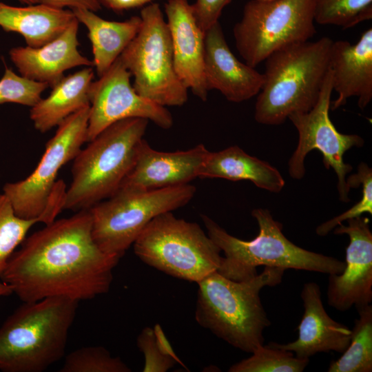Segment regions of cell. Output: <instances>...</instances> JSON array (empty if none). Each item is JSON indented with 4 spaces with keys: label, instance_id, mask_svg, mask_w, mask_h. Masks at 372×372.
Returning a JSON list of instances; mask_svg holds the SVG:
<instances>
[{
    "label": "cell",
    "instance_id": "obj_1",
    "mask_svg": "<svg viewBox=\"0 0 372 372\" xmlns=\"http://www.w3.org/2000/svg\"><path fill=\"white\" fill-rule=\"evenodd\" d=\"M120 259L98 246L90 211L81 210L25 238L0 278L23 302L51 297L79 302L108 292Z\"/></svg>",
    "mask_w": 372,
    "mask_h": 372
},
{
    "label": "cell",
    "instance_id": "obj_2",
    "mask_svg": "<svg viewBox=\"0 0 372 372\" xmlns=\"http://www.w3.org/2000/svg\"><path fill=\"white\" fill-rule=\"evenodd\" d=\"M286 269L265 267L254 277L235 281L215 271L197 282L196 322L235 348L253 353L264 344L263 331L271 322L260 293L282 282Z\"/></svg>",
    "mask_w": 372,
    "mask_h": 372
},
{
    "label": "cell",
    "instance_id": "obj_3",
    "mask_svg": "<svg viewBox=\"0 0 372 372\" xmlns=\"http://www.w3.org/2000/svg\"><path fill=\"white\" fill-rule=\"evenodd\" d=\"M333 41L323 37L292 44L265 59V81L255 105L258 123L278 125L315 106L329 70Z\"/></svg>",
    "mask_w": 372,
    "mask_h": 372
},
{
    "label": "cell",
    "instance_id": "obj_4",
    "mask_svg": "<svg viewBox=\"0 0 372 372\" xmlns=\"http://www.w3.org/2000/svg\"><path fill=\"white\" fill-rule=\"evenodd\" d=\"M251 216L259 229L251 240L239 239L206 215H201L207 235L223 252L217 271L222 276L242 281L258 274L259 266L281 267L340 274L345 262L297 246L282 232V225L276 220L267 209L256 208Z\"/></svg>",
    "mask_w": 372,
    "mask_h": 372
},
{
    "label": "cell",
    "instance_id": "obj_5",
    "mask_svg": "<svg viewBox=\"0 0 372 372\" xmlns=\"http://www.w3.org/2000/svg\"><path fill=\"white\" fill-rule=\"evenodd\" d=\"M78 302L62 297L23 302L0 327V370L42 372L61 360Z\"/></svg>",
    "mask_w": 372,
    "mask_h": 372
},
{
    "label": "cell",
    "instance_id": "obj_6",
    "mask_svg": "<svg viewBox=\"0 0 372 372\" xmlns=\"http://www.w3.org/2000/svg\"><path fill=\"white\" fill-rule=\"evenodd\" d=\"M149 121L130 118L103 130L73 159L63 209L79 211L113 196L132 169Z\"/></svg>",
    "mask_w": 372,
    "mask_h": 372
},
{
    "label": "cell",
    "instance_id": "obj_7",
    "mask_svg": "<svg viewBox=\"0 0 372 372\" xmlns=\"http://www.w3.org/2000/svg\"><path fill=\"white\" fill-rule=\"evenodd\" d=\"M136 256L167 275L198 282L217 271L221 250L196 223L172 211L152 220L133 243Z\"/></svg>",
    "mask_w": 372,
    "mask_h": 372
},
{
    "label": "cell",
    "instance_id": "obj_8",
    "mask_svg": "<svg viewBox=\"0 0 372 372\" xmlns=\"http://www.w3.org/2000/svg\"><path fill=\"white\" fill-rule=\"evenodd\" d=\"M196 192L189 183L147 191L119 189L89 209L93 238L102 251L121 258L152 220L185 206Z\"/></svg>",
    "mask_w": 372,
    "mask_h": 372
},
{
    "label": "cell",
    "instance_id": "obj_9",
    "mask_svg": "<svg viewBox=\"0 0 372 372\" xmlns=\"http://www.w3.org/2000/svg\"><path fill=\"white\" fill-rule=\"evenodd\" d=\"M140 17L141 28L119 58L139 95L164 107L181 106L188 89L175 70L170 33L159 4L145 6Z\"/></svg>",
    "mask_w": 372,
    "mask_h": 372
},
{
    "label": "cell",
    "instance_id": "obj_10",
    "mask_svg": "<svg viewBox=\"0 0 372 372\" xmlns=\"http://www.w3.org/2000/svg\"><path fill=\"white\" fill-rule=\"evenodd\" d=\"M313 0H250L235 24V44L256 68L274 52L309 41L316 34Z\"/></svg>",
    "mask_w": 372,
    "mask_h": 372
},
{
    "label": "cell",
    "instance_id": "obj_11",
    "mask_svg": "<svg viewBox=\"0 0 372 372\" xmlns=\"http://www.w3.org/2000/svg\"><path fill=\"white\" fill-rule=\"evenodd\" d=\"M90 107V105L84 107L58 125L37 166L28 177L3 186V194L18 216L40 220L50 203L59 171L87 142Z\"/></svg>",
    "mask_w": 372,
    "mask_h": 372
},
{
    "label": "cell",
    "instance_id": "obj_12",
    "mask_svg": "<svg viewBox=\"0 0 372 372\" xmlns=\"http://www.w3.org/2000/svg\"><path fill=\"white\" fill-rule=\"evenodd\" d=\"M332 92V74L329 68L315 106L307 112L294 113L289 116L298 134L297 146L288 162L289 173L294 179L302 178L307 155L313 149L320 151L324 167L327 169L332 168L337 176L340 200L347 203L350 200L351 189L347 176L352 171V166L344 161V155L353 147L363 146L364 141L357 134L339 132L333 124L329 117Z\"/></svg>",
    "mask_w": 372,
    "mask_h": 372
},
{
    "label": "cell",
    "instance_id": "obj_13",
    "mask_svg": "<svg viewBox=\"0 0 372 372\" xmlns=\"http://www.w3.org/2000/svg\"><path fill=\"white\" fill-rule=\"evenodd\" d=\"M130 77L118 57L99 79L92 82L87 143L112 124L130 118L147 119L164 130L172 127L170 112L139 95L131 85Z\"/></svg>",
    "mask_w": 372,
    "mask_h": 372
},
{
    "label": "cell",
    "instance_id": "obj_14",
    "mask_svg": "<svg viewBox=\"0 0 372 372\" xmlns=\"http://www.w3.org/2000/svg\"><path fill=\"white\" fill-rule=\"evenodd\" d=\"M333 229L335 234H346L345 268L340 274L329 275L328 304L345 311L372 301V232L369 219L362 216L347 220Z\"/></svg>",
    "mask_w": 372,
    "mask_h": 372
},
{
    "label": "cell",
    "instance_id": "obj_15",
    "mask_svg": "<svg viewBox=\"0 0 372 372\" xmlns=\"http://www.w3.org/2000/svg\"><path fill=\"white\" fill-rule=\"evenodd\" d=\"M209 152L203 144L184 151L161 152L143 139L119 189L147 191L188 184L198 178Z\"/></svg>",
    "mask_w": 372,
    "mask_h": 372
},
{
    "label": "cell",
    "instance_id": "obj_16",
    "mask_svg": "<svg viewBox=\"0 0 372 372\" xmlns=\"http://www.w3.org/2000/svg\"><path fill=\"white\" fill-rule=\"evenodd\" d=\"M165 12L176 74L188 90L205 101L209 92L205 78V33L187 0H167Z\"/></svg>",
    "mask_w": 372,
    "mask_h": 372
},
{
    "label": "cell",
    "instance_id": "obj_17",
    "mask_svg": "<svg viewBox=\"0 0 372 372\" xmlns=\"http://www.w3.org/2000/svg\"><path fill=\"white\" fill-rule=\"evenodd\" d=\"M205 78L208 91L216 90L233 103L258 95L265 81L263 74L235 56L219 21L205 34Z\"/></svg>",
    "mask_w": 372,
    "mask_h": 372
},
{
    "label": "cell",
    "instance_id": "obj_18",
    "mask_svg": "<svg viewBox=\"0 0 372 372\" xmlns=\"http://www.w3.org/2000/svg\"><path fill=\"white\" fill-rule=\"evenodd\" d=\"M304 313L298 327L297 340L287 344L275 342L273 346L289 351L299 358H307L331 351L342 353L348 347L351 329L332 319L324 308L319 285L309 282L301 291Z\"/></svg>",
    "mask_w": 372,
    "mask_h": 372
},
{
    "label": "cell",
    "instance_id": "obj_19",
    "mask_svg": "<svg viewBox=\"0 0 372 372\" xmlns=\"http://www.w3.org/2000/svg\"><path fill=\"white\" fill-rule=\"evenodd\" d=\"M329 68L333 91L338 93L331 108L336 110L355 96L359 107L364 110L372 99V28L364 31L355 44L333 41Z\"/></svg>",
    "mask_w": 372,
    "mask_h": 372
},
{
    "label": "cell",
    "instance_id": "obj_20",
    "mask_svg": "<svg viewBox=\"0 0 372 372\" xmlns=\"http://www.w3.org/2000/svg\"><path fill=\"white\" fill-rule=\"evenodd\" d=\"M79 22L76 18L58 37L37 48H12L10 57L21 76L52 87L64 72L79 66H93L78 50Z\"/></svg>",
    "mask_w": 372,
    "mask_h": 372
},
{
    "label": "cell",
    "instance_id": "obj_21",
    "mask_svg": "<svg viewBox=\"0 0 372 372\" xmlns=\"http://www.w3.org/2000/svg\"><path fill=\"white\" fill-rule=\"evenodd\" d=\"M198 178L251 181L256 187L273 193L281 192L285 184L275 167L248 154L237 145L209 152Z\"/></svg>",
    "mask_w": 372,
    "mask_h": 372
},
{
    "label": "cell",
    "instance_id": "obj_22",
    "mask_svg": "<svg viewBox=\"0 0 372 372\" xmlns=\"http://www.w3.org/2000/svg\"><path fill=\"white\" fill-rule=\"evenodd\" d=\"M76 19L72 10L41 3L24 7L0 1V27L20 34L28 46L40 47L61 34Z\"/></svg>",
    "mask_w": 372,
    "mask_h": 372
},
{
    "label": "cell",
    "instance_id": "obj_23",
    "mask_svg": "<svg viewBox=\"0 0 372 372\" xmlns=\"http://www.w3.org/2000/svg\"><path fill=\"white\" fill-rule=\"evenodd\" d=\"M94 79L90 67L64 76L52 87L48 96L31 107L34 127L44 133L58 126L71 114L90 105L89 91Z\"/></svg>",
    "mask_w": 372,
    "mask_h": 372
},
{
    "label": "cell",
    "instance_id": "obj_24",
    "mask_svg": "<svg viewBox=\"0 0 372 372\" xmlns=\"http://www.w3.org/2000/svg\"><path fill=\"white\" fill-rule=\"evenodd\" d=\"M79 23L88 30L96 73L100 77L120 56L137 34L141 25L140 16L124 21L105 20L87 9H72Z\"/></svg>",
    "mask_w": 372,
    "mask_h": 372
},
{
    "label": "cell",
    "instance_id": "obj_25",
    "mask_svg": "<svg viewBox=\"0 0 372 372\" xmlns=\"http://www.w3.org/2000/svg\"><path fill=\"white\" fill-rule=\"evenodd\" d=\"M359 317L354 321L349 344L328 372L372 371V306L357 309Z\"/></svg>",
    "mask_w": 372,
    "mask_h": 372
},
{
    "label": "cell",
    "instance_id": "obj_26",
    "mask_svg": "<svg viewBox=\"0 0 372 372\" xmlns=\"http://www.w3.org/2000/svg\"><path fill=\"white\" fill-rule=\"evenodd\" d=\"M252 355L230 366L229 372H302L309 359L299 358L291 351L269 342L256 348Z\"/></svg>",
    "mask_w": 372,
    "mask_h": 372
},
{
    "label": "cell",
    "instance_id": "obj_27",
    "mask_svg": "<svg viewBox=\"0 0 372 372\" xmlns=\"http://www.w3.org/2000/svg\"><path fill=\"white\" fill-rule=\"evenodd\" d=\"M314 20L349 28L372 19V0H313Z\"/></svg>",
    "mask_w": 372,
    "mask_h": 372
},
{
    "label": "cell",
    "instance_id": "obj_28",
    "mask_svg": "<svg viewBox=\"0 0 372 372\" xmlns=\"http://www.w3.org/2000/svg\"><path fill=\"white\" fill-rule=\"evenodd\" d=\"M37 222L18 216L6 196L0 194V277L15 249Z\"/></svg>",
    "mask_w": 372,
    "mask_h": 372
},
{
    "label": "cell",
    "instance_id": "obj_29",
    "mask_svg": "<svg viewBox=\"0 0 372 372\" xmlns=\"http://www.w3.org/2000/svg\"><path fill=\"white\" fill-rule=\"evenodd\" d=\"M137 346L145 357L144 372H165L176 363L183 365L159 324L144 328L137 338Z\"/></svg>",
    "mask_w": 372,
    "mask_h": 372
},
{
    "label": "cell",
    "instance_id": "obj_30",
    "mask_svg": "<svg viewBox=\"0 0 372 372\" xmlns=\"http://www.w3.org/2000/svg\"><path fill=\"white\" fill-rule=\"evenodd\" d=\"M61 372H130L131 369L119 358L113 357L103 347L78 349L65 359Z\"/></svg>",
    "mask_w": 372,
    "mask_h": 372
},
{
    "label": "cell",
    "instance_id": "obj_31",
    "mask_svg": "<svg viewBox=\"0 0 372 372\" xmlns=\"http://www.w3.org/2000/svg\"><path fill=\"white\" fill-rule=\"evenodd\" d=\"M350 189L362 185V196L358 202L342 214L327 220L316 229L319 236H324L340 224L349 219L355 218L367 213L372 215V169L365 163H361L356 173L347 178Z\"/></svg>",
    "mask_w": 372,
    "mask_h": 372
},
{
    "label": "cell",
    "instance_id": "obj_32",
    "mask_svg": "<svg viewBox=\"0 0 372 372\" xmlns=\"http://www.w3.org/2000/svg\"><path fill=\"white\" fill-rule=\"evenodd\" d=\"M48 87L47 83L18 75L6 67L0 79V104L13 103L32 107L39 101Z\"/></svg>",
    "mask_w": 372,
    "mask_h": 372
},
{
    "label": "cell",
    "instance_id": "obj_33",
    "mask_svg": "<svg viewBox=\"0 0 372 372\" xmlns=\"http://www.w3.org/2000/svg\"><path fill=\"white\" fill-rule=\"evenodd\" d=\"M231 0H196L192 4L197 24L205 33L211 27L218 22L223 8Z\"/></svg>",
    "mask_w": 372,
    "mask_h": 372
},
{
    "label": "cell",
    "instance_id": "obj_34",
    "mask_svg": "<svg viewBox=\"0 0 372 372\" xmlns=\"http://www.w3.org/2000/svg\"><path fill=\"white\" fill-rule=\"evenodd\" d=\"M37 3L56 8L66 7L72 9H87L93 12L99 10L101 6L98 0H36Z\"/></svg>",
    "mask_w": 372,
    "mask_h": 372
},
{
    "label": "cell",
    "instance_id": "obj_35",
    "mask_svg": "<svg viewBox=\"0 0 372 372\" xmlns=\"http://www.w3.org/2000/svg\"><path fill=\"white\" fill-rule=\"evenodd\" d=\"M154 0H98L101 6L115 12H122L152 2Z\"/></svg>",
    "mask_w": 372,
    "mask_h": 372
},
{
    "label": "cell",
    "instance_id": "obj_36",
    "mask_svg": "<svg viewBox=\"0 0 372 372\" xmlns=\"http://www.w3.org/2000/svg\"><path fill=\"white\" fill-rule=\"evenodd\" d=\"M12 293L11 287L0 278V298Z\"/></svg>",
    "mask_w": 372,
    "mask_h": 372
},
{
    "label": "cell",
    "instance_id": "obj_37",
    "mask_svg": "<svg viewBox=\"0 0 372 372\" xmlns=\"http://www.w3.org/2000/svg\"><path fill=\"white\" fill-rule=\"evenodd\" d=\"M18 1L22 3H25L27 5H32V4L37 3L36 0H18Z\"/></svg>",
    "mask_w": 372,
    "mask_h": 372
},
{
    "label": "cell",
    "instance_id": "obj_38",
    "mask_svg": "<svg viewBox=\"0 0 372 372\" xmlns=\"http://www.w3.org/2000/svg\"><path fill=\"white\" fill-rule=\"evenodd\" d=\"M260 1H269V0H260Z\"/></svg>",
    "mask_w": 372,
    "mask_h": 372
}]
</instances>
